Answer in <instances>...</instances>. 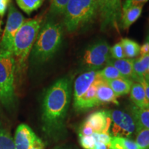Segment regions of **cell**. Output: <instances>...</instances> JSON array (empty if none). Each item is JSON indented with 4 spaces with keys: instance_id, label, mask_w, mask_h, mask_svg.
<instances>
[{
    "instance_id": "obj_1",
    "label": "cell",
    "mask_w": 149,
    "mask_h": 149,
    "mask_svg": "<svg viewBox=\"0 0 149 149\" xmlns=\"http://www.w3.org/2000/svg\"><path fill=\"white\" fill-rule=\"evenodd\" d=\"M71 84L68 77L57 79L46 90L42 102L43 130L51 137L62 135L71 100Z\"/></svg>"
},
{
    "instance_id": "obj_2",
    "label": "cell",
    "mask_w": 149,
    "mask_h": 149,
    "mask_svg": "<svg viewBox=\"0 0 149 149\" xmlns=\"http://www.w3.org/2000/svg\"><path fill=\"white\" fill-rule=\"evenodd\" d=\"M43 16L25 20L14 38L11 53L15 64V74L23 73L33 45L38 35L42 23Z\"/></svg>"
},
{
    "instance_id": "obj_3",
    "label": "cell",
    "mask_w": 149,
    "mask_h": 149,
    "mask_svg": "<svg viewBox=\"0 0 149 149\" xmlns=\"http://www.w3.org/2000/svg\"><path fill=\"white\" fill-rule=\"evenodd\" d=\"M63 30L61 24L48 21L41 28L33 45L31 55L35 62H46L53 57L62 42Z\"/></svg>"
},
{
    "instance_id": "obj_4",
    "label": "cell",
    "mask_w": 149,
    "mask_h": 149,
    "mask_svg": "<svg viewBox=\"0 0 149 149\" xmlns=\"http://www.w3.org/2000/svg\"><path fill=\"white\" fill-rule=\"evenodd\" d=\"M98 15L97 0H69L64 13V24L69 33H73Z\"/></svg>"
},
{
    "instance_id": "obj_5",
    "label": "cell",
    "mask_w": 149,
    "mask_h": 149,
    "mask_svg": "<svg viewBox=\"0 0 149 149\" xmlns=\"http://www.w3.org/2000/svg\"><path fill=\"white\" fill-rule=\"evenodd\" d=\"M15 64L9 51L0 48V103L11 108L15 100Z\"/></svg>"
},
{
    "instance_id": "obj_6",
    "label": "cell",
    "mask_w": 149,
    "mask_h": 149,
    "mask_svg": "<svg viewBox=\"0 0 149 149\" xmlns=\"http://www.w3.org/2000/svg\"><path fill=\"white\" fill-rule=\"evenodd\" d=\"M98 15L102 30L115 29L119 32V23L122 15V0H97Z\"/></svg>"
},
{
    "instance_id": "obj_7",
    "label": "cell",
    "mask_w": 149,
    "mask_h": 149,
    "mask_svg": "<svg viewBox=\"0 0 149 149\" xmlns=\"http://www.w3.org/2000/svg\"><path fill=\"white\" fill-rule=\"evenodd\" d=\"M25 22V18L12 2L9 5L6 24L0 41V48L11 53L14 38Z\"/></svg>"
},
{
    "instance_id": "obj_8",
    "label": "cell",
    "mask_w": 149,
    "mask_h": 149,
    "mask_svg": "<svg viewBox=\"0 0 149 149\" xmlns=\"http://www.w3.org/2000/svg\"><path fill=\"white\" fill-rule=\"evenodd\" d=\"M111 117V129L110 135L112 137L128 138L135 132L136 125L131 115L120 110L110 111Z\"/></svg>"
},
{
    "instance_id": "obj_9",
    "label": "cell",
    "mask_w": 149,
    "mask_h": 149,
    "mask_svg": "<svg viewBox=\"0 0 149 149\" xmlns=\"http://www.w3.org/2000/svg\"><path fill=\"white\" fill-rule=\"evenodd\" d=\"M110 46L105 42L93 44L86 50L83 60L86 66L91 70L100 69L105 64H108L111 59Z\"/></svg>"
},
{
    "instance_id": "obj_10",
    "label": "cell",
    "mask_w": 149,
    "mask_h": 149,
    "mask_svg": "<svg viewBox=\"0 0 149 149\" xmlns=\"http://www.w3.org/2000/svg\"><path fill=\"white\" fill-rule=\"evenodd\" d=\"M84 124L90 126L93 133H109L111 126L110 111H99L91 113L87 117Z\"/></svg>"
},
{
    "instance_id": "obj_11",
    "label": "cell",
    "mask_w": 149,
    "mask_h": 149,
    "mask_svg": "<svg viewBox=\"0 0 149 149\" xmlns=\"http://www.w3.org/2000/svg\"><path fill=\"white\" fill-rule=\"evenodd\" d=\"M104 79L99 75L97 71L96 79L94 82L91 84L88 90L77 102L74 103V108L76 111H86L100 105L97 97V91L99 84Z\"/></svg>"
},
{
    "instance_id": "obj_12",
    "label": "cell",
    "mask_w": 149,
    "mask_h": 149,
    "mask_svg": "<svg viewBox=\"0 0 149 149\" xmlns=\"http://www.w3.org/2000/svg\"><path fill=\"white\" fill-rule=\"evenodd\" d=\"M97 71L98 70H88L76 78L73 88L74 103L77 102L88 90L91 84L96 79Z\"/></svg>"
},
{
    "instance_id": "obj_13",
    "label": "cell",
    "mask_w": 149,
    "mask_h": 149,
    "mask_svg": "<svg viewBox=\"0 0 149 149\" xmlns=\"http://www.w3.org/2000/svg\"><path fill=\"white\" fill-rule=\"evenodd\" d=\"M37 138V135L30 126L25 124H20L15 134V149H29Z\"/></svg>"
},
{
    "instance_id": "obj_14",
    "label": "cell",
    "mask_w": 149,
    "mask_h": 149,
    "mask_svg": "<svg viewBox=\"0 0 149 149\" xmlns=\"http://www.w3.org/2000/svg\"><path fill=\"white\" fill-rule=\"evenodd\" d=\"M144 4L133 5L122 9L120 20L121 27L127 31L141 16Z\"/></svg>"
},
{
    "instance_id": "obj_15",
    "label": "cell",
    "mask_w": 149,
    "mask_h": 149,
    "mask_svg": "<svg viewBox=\"0 0 149 149\" xmlns=\"http://www.w3.org/2000/svg\"><path fill=\"white\" fill-rule=\"evenodd\" d=\"M133 60L134 59H114L111 58L107 65L115 67L124 77L133 81H137V77L133 70Z\"/></svg>"
},
{
    "instance_id": "obj_16",
    "label": "cell",
    "mask_w": 149,
    "mask_h": 149,
    "mask_svg": "<svg viewBox=\"0 0 149 149\" xmlns=\"http://www.w3.org/2000/svg\"><path fill=\"white\" fill-rule=\"evenodd\" d=\"M130 99L133 105L139 109H149V102L140 83L134 81L130 91Z\"/></svg>"
},
{
    "instance_id": "obj_17",
    "label": "cell",
    "mask_w": 149,
    "mask_h": 149,
    "mask_svg": "<svg viewBox=\"0 0 149 149\" xmlns=\"http://www.w3.org/2000/svg\"><path fill=\"white\" fill-rule=\"evenodd\" d=\"M97 97L100 105L103 104H114L115 105H119L117 97L105 80H103L98 86Z\"/></svg>"
},
{
    "instance_id": "obj_18",
    "label": "cell",
    "mask_w": 149,
    "mask_h": 149,
    "mask_svg": "<svg viewBox=\"0 0 149 149\" xmlns=\"http://www.w3.org/2000/svg\"><path fill=\"white\" fill-rule=\"evenodd\" d=\"M133 82V81L126 79L125 77L118 78L107 81L109 86L117 97H121L128 94Z\"/></svg>"
},
{
    "instance_id": "obj_19",
    "label": "cell",
    "mask_w": 149,
    "mask_h": 149,
    "mask_svg": "<svg viewBox=\"0 0 149 149\" xmlns=\"http://www.w3.org/2000/svg\"><path fill=\"white\" fill-rule=\"evenodd\" d=\"M130 112L136 126L149 129V109H139L133 104L130 107Z\"/></svg>"
},
{
    "instance_id": "obj_20",
    "label": "cell",
    "mask_w": 149,
    "mask_h": 149,
    "mask_svg": "<svg viewBox=\"0 0 149 149\" xmlns=\"http://www.w3.org/2000/svg\"><path fill=\"white\" fill-rule=\"evenodd\" d=\"M149 64V54L139 56L133 60V70L137 77V82L146 75Z\"/></svg>"
},
{
    "instance_id": "obj_21",
    "label": "cell",
    "mask_w": 149,
    "mask_h": 149,
    "mask_svg": "<svg viewBox=\"0 0 149 149\" xmlns=\"http://www.w3.org/2000/svg\"><path fill=\"white\" fill-rule=\"evenodd\" d=\"M108 148L109 149H141L135 141L131 139L112 136Z\"/></svg>"
},
{
    "instance_id": "obj_22",
    "label": "cell",
    "mask_w": 149,
    "mask_h": 149,
    "mask_svg": "<svg viewBox=\"0 0 149 149\" xmlns=\"http://www.w3.org/2000/svg\"><path fill=\"white\" fill-rule=\"evenodd\" d=\"M126 58L134 59L139 55L140 46L135 41L128 38H123L120 41Z\"/></svg>"
},
{
    "instance_id": "obj_23",
    "label": "cell",
    "mask_w": 149,
    "mask_h": 149,
    "mask_svg": "<svg viewBox=\"0 0 149 149\" xmlns=\"http://www.w3.org/2000/svg\"><path fill=\"white\" fill-rule=\"evenodd\" d=\"M45 0H16L17 4L25 13L31 15L42 6Z\"/></svg>"
},
{
    "instance_id": "obj_24",
    "label": "cell",
    "mask_w": 149,
    "mask_h": 149,
    "mask_svg": "<svg viewBox=\"0 0 149 149\" xmlns=\"http://www.w3.org/2000/svg\"><path fill=\"white\" fill-rule=\"evenodd\" d=\"M135 142L141 149H149V129L136 126Z\"/></svg>"
},
{
    "instance_id": "obj_25",
    "label": "cell",
    "mask_w": 149,
    "mask_h": 149,
    "mask_svg": "<svg viewBox=\"0 0 149 149\" xmlns=\"http://www.w3.org/2000/svg\"><path fill=\"white\" fill-rule=\"evenodd\" d=\"M98 74L106 81L124 77L119 70L111 65H107L102 70H98Z\"/></svg>"
},
{
    "instance_id": "obj_26",
    "label": "cell",
    "mask_w": 149,
    "mask_h": 149,
    "mask_svg": "<svg viewBox=\"0 0 149 149\" xmlns=\"http://www.w3.org/2000/svg\"><path fill=\"white\" fill-rule=\"evenodd\" d=\"M0 149H15L14 139L4 128L0 127Z\"/></svg>"
},
{
    "instance_id": "obj_27",
    "label": "cell",
    "mask_w": 149,
    "mask_h": 149,
    "mask_svg": "<svg viewBox=\"0 0 149 149\" xmlns=\"http://www.w3.org/2000/svg\"><path fill=\"white\" fill-rule=\"evenodd\" d=\"M69 0H51L50 13L53 15H64L65 9Z\"/></svg>"
},
{
    "instance_id": "obj_28",
    "label": "cell",
    "mask_w": 149,
    "mask_h": 149,
    "mask_svg": "<svg viewBox=\"0 0 149 149\" xmlns=\"http://www.w3.org/2000/svg\"><path fill=\"white\" fill-rule=\"evenodd\" d=\"M110 54L112 59H125L126 56L124 54V49L120 42L116 43L110 48Z\"/></svg>"
},
{
    "instance_id": "obj_29",
    "label": "cell",
    "mask_w": 149,
    "mask_h": 149,
    "mask_svg": "<svg viewBox=\"0 0 149 149\" xmlns=\"http://www.w3.org/2000/svg\"><path fill=\"white\" fill-rule=\"evenodd\" d=\"M80 145L84 149H93L96 141L93 135L84 136L79 135Z\"/></svg>"
},
{
    "instance_id": "obj_30",
    "label": "cell",
    "mask_w": 149,
    "mask_h": 149,
    "mask_svg": "<svg viewBox=\"0 0 149 149\" xmlns=\"http://www.w3.org/2000/svg\"><path fill=\"white\" fill-rule=\"evenodd\" d=\"M93 137L95 139L96 142H101L103 144L109 146L111 141V136L109 133H93Z\"/></svg>"
},
{
    "instance_id": "obj_31",
    "label": "cell",
    "mask_w": 149,
    "mask_h": 149,
    "mask_svg": "<svg viewBox=\"0 0 149 149\" xmlns=\"http://www.w3.org/2000/svg\"><path fill=\"white\" fill-rule=\"evenodd\" d=\"M12 0H0V17H3Z\"/></svg>"
},
{
    "instance_id": "obj_32",
    "label": "cell",
    "mask_w": 149,
    "mask_h": 149,
    "mask_svg": "<svg viewBox=\"0 0 149 149\" xmlns=\"http://www.w3.org/2000/svg\"><path fill=\"white\" fill-rule=\"evenodd\" d=\"M149 0H125L124 3H123L122 9L126 8L128 7L133 5L137 4H145L146 2H148Z\"/></svg>"
},
{
    "instance_id": "obj_33",
    "label": "cell",
    "mask_w": 149,
    "mask_h": 149,
    "mask_svg": "<svg viewBox=\"0 0 149 149\" xmlns=\"http://www.w3.org/2000/svg\"><path fill=\"white\" fill-rule=\"evenodd\" d=\"M93 133V130L90 126H87L86 124H83L80 126L79 130V135H81L84 136H89L92 135Z\"/></svg>"
},
{
    "instance_id": "obj_34",
    "label": "cell",
    "mask_w": 149,
    "mask_h": 149,
    "mask_svg": "<svg viewBox=\"0 0 149 149\" xmlns=\"http://www.w3.org/2000/svg\"><path fill=\"white\" fill-rule=\"evenodd\" d=\"M29 149H44V143L42 141V139L37 137Z\"/></svg>"
},
{
    "instance_id": "obj_35",
    "label": "cell",
    "mask_w": 149,
    "mask_h": 149,
    "mask_svg": "<svg viewBox=\"0 0 149 149\" xmlns=\"http://www.w3.org/2000/svg\"><path fill=\"white\" fill-rule=\"evenodd\" d=\"M139 83H140L141 86H143V88L144 89L145 94H146V96L147 97V100L149 102V82L145 79V78H141L138 81Z\"/></svg>"
},
{
    "instance_id": "obj_36",
    "label": "cell",
    "mask_w": 149,
    "mask_h": 149,
    "mask_svg": "<svg viewBox=\"0 0 149 149\" xmlns=\"http://www.w3.org/2000/svg\"><path fill=\"white\" fill-rule=\"evenodd\" d=\"M149 54V41L146 40L144 44L140 46L139 50V56H143Z\"/></svg>"
},
{
    "instance_id": "obj_37",
    "label": "cell",
    "mask_w": 149,
    "mask_h": 149,
    "mask_svg": "<svg viewBox=\"0 0 149 149\" xmlns=\"http://www.w3.org/2000/svg\"><path fill=\"white\" fill-rule=\"evenodd\" d=\"M108 146L107 145L103 144V143L101 142H96L94 148L93 149H108Z\"/></svg>"
},
{
    "instance_id": "obj_38",
    "label": "cell",
    "mask_w": 149,
    "mask_h": 149,
    "mask_svg": "<svg viewBox=\"0 0 149 149\" xmlns=\"http://www.w3.org/2000/svg\"><path fill=\"white\" fill-rule=\"evenodd\" d=\"M144 78H145V79L148 81V82H149V64H148V70H147L146 74V75H145Z\"/></svg>"
},
{
    "instance_id": "obj_39",
    "label": "cell",
    "mask_w": 149,
    "mask_h": 149,
    "mask_svg": "<svg viewBox=\"0 0 149 149\" xmlns=\"http://www.w3.org/2000/svg\"><path fill=\"white\" fill-rule=\"evenodd\" d=\"M55 149H72V148H64V147H58V148H56Z\"/></svg>"
},
{
    "instance_id": "obj_40",
    "label": "cell",
    "mask_w": 149,
    "mask_h": 149,
    "mask_svg": "<svg viewBox=\"0 0 149 149\" xmlns=\"http://www.w3.org/2000/svg\"><path fill=\"white\" fill-rule=\"evenodd\" d=\"M148 22H149V19H148ZM147 40L149 41V36L148 37V38H147Z\"/></svg>"
}]
</instances>
